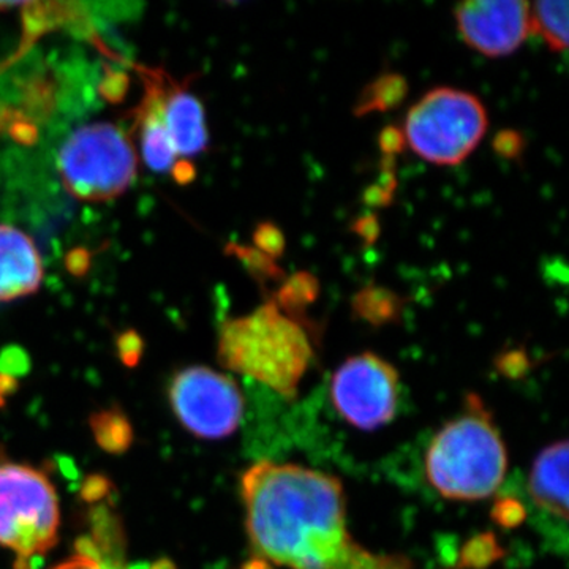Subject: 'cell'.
<instances>
[{"mask_svg":"<svg viewBox=\"0 0 569 569\" xmlns=\"http://www.w3.org/2000/svg\"><path fill=\"white\" fill-rule=\"evenodd\" d=\"M246 527L258 560L288 569H415L403 556L373 553L347 527L339 479L323 471L254 463L241 478Z\"/></svg>","mask_w":569,"mask_h":569,"instance_id":"cell-1","label":"cell"},{"mask_svg":"<svg viewBox=\"0 0 569 569\" xmlns=\"http://www.w3.org/2000/svg\"><path fill=\"white\" fill-rule=\"evenodd\" d=\"M313 336L269 299L249 316L224 321L217 355L227 369L295 399L316 356Z\"/></svg>","mask_w":569,"mask_h":569,"instance_id":"cell-2","label":"cell"},{"mask_svg":"<svg viewBox=\"0 0 569 569\" xmlns=\"http://www.w3.org/2000/svg\"><path fill=\"white\" fill-rule=\"evenodd\" d=\"M508 452L492 415L477 395L432 438L426 475L432 488L449 500H485L503 485Z\"/></svg>","mask_w":569,"mask_h":569,"instance_id":"cell-3","label":"cell"},{"mask_svg":"<svg viewBox=\"0 0 569 569\" xmlns=\"http://www.w3.org/2000/svg\"><path fill=\"white\" fill-rule=\"evenodd\" d=\"M488 127V110L479 97L441 86L426 92L408 110L402 132L421 159L438 167H455L477 149Z\"/></svg>","mask_w":569,"mask_h":569,"instance_id":"cell-4","label":"cell"},{"mask_svg":"<svg viewBox=\"0 0 569 569\" xmlns=\"http://www.w3.org/2000/svg\"><path fill=\"white\" fill-rule=\"evenodd\" d=\"M58 170L71 197L84 203H103L132 187L138 157L121 129L96 122L80 127L63 141Z\"/></svg>","mask_w":569,"mask_h":569,"instance_id":"cell-5","label":"cell"},{"mask_svg":"<svg viewBox=\"0 0 569 569\" xmlns=\"http://www.w3.org/2000/svg\"><path fill=\"white\" fill-rule=\"evenodd\" d=\"M59 501L43 471L0 455V546L18 559L43 557L58 542Z\"/></svg>","mask_w":569,"mask_h":569,"instance_id":"cell-6","label":"cell"},{"mask_svg":"<svg viewBox=\"0 0 569 569\" xmlns=\"http://www.w3.org/2000/svg\"><path fill=\"white\" fill-rule=\"evenodd\" d=\"M168 397L179 422L203 440L233 436L244 415V397L233 378L204 366L179 370Z\"/></svg>","mask_w":569,"mask_h":569,"instance_id":"cell-7","label":"cell"},{"mask_svg":"<svg viewBox=\"0 0 569 569\" xmlns=\"http://www.w3.org/2000/svg\"><path fill=\"white\" fill-rule=\"evenodd\" d=\"M331 402L348 425L376 430L395 418L399 373L376 353L351 356L332 376Z\"/></svg>","mask_w":569,"mask_h":569,"instance_id":"cell-8","label":"cell"},{"mask_svg":"<svg viewBox=\"0 0 569 569\" xmlns=\"http://www.w3.org/2000/svg\"><path fill=\"white\" fill-rule=\"evenodd\" d=\"M455 18L468 47L489 58L512 54L531 32L523 0H470L456 7Z\"/></svg>","mask_w":569,"mask_h":569,"instance_id":"cell-9","label":"cell"},{"mask_svg":"<svg viewBox=\"0 0 569 569\" xmlns=\"http://www.w3.org/2000/svg\"><path fill=\"white\" fill-rule=\"evenodd\" d=\"M160 111L176 156L194 157L209 148V130L203 103L197 96L162 71Z\"/></svg>","mask_w":569,"mask_h":569,"instance_id":"cell-10","label":"cell"},{"mask_svg":"<svg viewBox=\"0 0 569 569\" xmlns=\"http://www.w3.org/2000/svg\"><path fill=\"white\" fill-rule=\"evenodd\" d=\"M43 261L31 236L13 224H0V302L39 290Z\"/></svg>","mask_w":569,"mask_h":569,"instance_id":"cell-11","label":"cell"},{"mask_svg":"<svg viewBox=\"0 0 569 569\" xmlns=\"http://www.w3.org/2000/svg\"><path fill=\"white\" fill-rule=\"evenodd\" d=\"M530 496L537 507L561 520L568 519V441L549 445L531 467Z\"/></svg>","mask_w":569,"mask_h":569,"instance_id":"cell-12","label":"cell"},{"mask_svg":"<svg viewBox=\"0 0 569 569\" xmlns=\"http://www.w3.org/2000/svg\"><path fill=\"white\" fill-rule=\"evenodd\" d=\"M92 535L88 537L99 550L100 561L107 567H123L126 556V535L118 516L110 507L103 503L92 505L91 512Z\"/></svg>","mask_w":569,"mask_h":569,"instance_id":"cell-13","label":"cell"},{"mask_svg":"<svg viewBox=\"0 0 569 569\" xmlns=\"http://www.w3.org/2000/svg\"><path fill=\"white\" fill-rule=\"evenodd\" d=\"M406 299L389 288L369 284L353 298L355 316L369 325L383 326L395 323L402 317Z\"/></svg>","mask_w":569,"mask_h":569,"instance_id":"cell-14","label":"cell"},{"mask_svg":"<svg viewBox=\"0 0 569 569\" xmlns=\"http://www.w3.org/2000/svg\"><path fill=\"white\" fill-rule=\"evenodd\" d=\"M318 295L320 283L317 277L310 272L299 271L280 282L279 290L272 296L271 301L288 317L307 325L306 310L316 305Z\"/></svg>","mask_w":569,"mask_h":569,"instance_id":"cell-15","label":"cell"},{"mask_svg":"<svg viewBox=\"0 0 569 569\" xmlns=\"http://www.w3.org/2000/svg\"><path fill=\"white\" fill-rule=\"evenodd\" d=\"M531 31L541 36L552 51H565L568 47V2L539 0L530 6Z\"/></svg>","mask_w":569,"mask_h":569,"instance_id":"cell-16","label":"cell"},{"mask_svg":"<svg viewBox=\"0 0 569 569\" xmlns=\"http://www.w3.org/2000/svg\"><path fill=\"white\" fill-rule=\"evenodd\" d=\"M97 445L110 455H123L133 443V427L118 407L100 410L89 418Z\"/></svg>","mask_w":569,"mask_h":569,"instance_id":"cell-17","label":"cell"},{"mask_svg":"<svg viewBox=\"0 0 569 569\" xmlns=\"http://www.w3.org/2000/svg\"><path fill=\"white\" fill-rule=\"evenodd\" d=\"M408 93L407 78L400 73H385L366 86L356 102L355 114L366 116L370 112L395 110L406 100Z\"/></svg>","mask_w":569,"mask_h":569,"instance_id":"cell-18","label":"cell"},{"mask_svg":"<svg viewBox=\"0 0 569 569\" xmlns=\"http://www.w3.org/2000/svg\"><path fill=\"white\" fill-rule=\"evenodd\" d=\"M228 252L238 257L258 282H282L284 279L283 271L276 263V260L261 253L254 247L230 244L228 246Z\"/></svg>","mask_w":569,"mask_h":569,"instance_id":"cell-19","label":"cell"},{"mask_svg":"<svg viewBox=\"0 0 569 569\" xmlns=\"http://www.w3.org/2000/svg\"><path fill=\"white\" fill-rule=\"evenodd\" d=\"M254 249L260 250L261 253L268 254L272 260L282 257L287 239H284L283 231L277 224L271 222H263L258 224L253 231Z\"/></svg>","mask_w":569,"mask_h":569,"instance_id":"cell-20","label":"cell"},{"mask_svg":"<svg viewBox=\"0 0 569 569\" xmlns=\"http://www.w3.org/2000/svg\"><path fill=\"white\" fill-rule=\"evenodd\" d=\"M523 146H526V141L518 130H501L493 140V149L498 156L505 157V159H518L519 156H522Z\"/></svg>","mask_w":569,"mask_h":569,"instance_id":"cell-21","label":"cell"},{"mask_svg":"<svg viewBox=\"0 0 569 569\" xmlns=\"http://www.w3.org/2000/svg\"><path fill=\"white\" fill-rule=\"evenodd\" d=\"M114 489L110 479L102 477V475H92L82 482L81 497L86 503L97 505L102 503L104 498L110 496Z\"/></svg>","mask_w":569,"mask_h":569,"instance_id":"cell-22","label":"cell"},{"mask_svg":"<svg viewBox=\"0 0 569 569\" xmlns=\"http://www.w3.org/2000/svg\"><path fill=\"white\" fill-rule=\"evenodd\" d=\"M118 351L123 365L134 367L140 362L142 355V342L137 332H123L118 339Z\"/></svg>","mask_w":569,"mask_h":569,"instance_id":"cell-23","label":"cell"},{"mask_svg":"<svg viewBox=\"0 0 569 569\" xmlns=\"http://www.w3.org/2000/svg\"><path fill=\"white\" fill-rule=\"evenodd\" d=\"M380 148L388 157L395 159V156L406 148V137H403L402 130L397 129L396 126L387 127L380 134Z\"/></svg>","mask_w":569,"mask_h":569,"instance_id":"cell-24","label":"cell"},{"mask_svg":"<svg viewBox=\"0 0 569 569\" xmlns=\"http://www.w3.org/2000/svg\"><path fill=\"white\" fill-rule=\"evenodd\" d=\"M52 569H126V567H107V565L99 563V561L88 559V557L73 556L71 559L63 561Z\"/></svg>","mask_w":569,"mask_h":569,"instance_id":"cell-25","label":"cell"},{"mask_svg":"<svg viewBox=\"0 0 569 569\" xmlns=\"http://www.w3.org/2000/svg\"><path fill=\"white\" fill-rule=\"evenodd\" d=\"M356 233L362 236L366 241H373L378 236V222L373 217H366L356 223Z\"/></svg>","mask_w":569,"mask_h":569,"instance_id":"cell-26","label":"cell"},{"mask_svg":"<svg viewBox=\"0 0 569 569\" xmlns=\"http://www.w3.org/2000/svg\"><path fill=\"white\" fill-rule=\"evenodd\" d=\"M17 378L0 373V407L6 406L7 399L17 391Z\"/></svg>","mask_w":569,"mask_h":569,"instance_id":"cell-27","label":"cell"},{"mask_svg":"<svg viewBox=\"0 0 569 569\" xmlns=\"http://www.w3.org/2000/svg\"><path fill=\"white\" fill-rule=\"evenodd\" d=\"M43 557H31V559H18L14 569H40Z\"/></svg>","mask_w":569,"mask_h":569,"instance_id":"cell-28","label":"cell"},{"mask_svg":"<svg viewBox=\"0 0 569 569\" xmlns=\"http://www.w3.org/2000/svg\"><path fill=\"white\" fill-rule=\"evenodd\" d=\"M149 569H178V568H176V565L173 563V561L168 560V559H160V560H157L156 563H152L151 568H149Z\"/></svg>","mask_w":569,"mask_h":569,"instance_id":"cell-29","label":"cell"}]
</instances>
